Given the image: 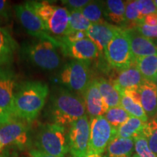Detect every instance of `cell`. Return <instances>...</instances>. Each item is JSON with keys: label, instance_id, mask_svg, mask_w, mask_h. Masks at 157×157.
Returning a JSON list of instances; mask_svg holds the SVG:
<instances>
[{"label": "cell", "instance_id": "cell-16", "mask_svg": "<svg viewBox=\"0 0 157 157\" xmlns=\"http://www.w3.org/2000/svg\"><path fill=\"white\" fill-rule=\"evenodd\" d=\"M126 31L135 60L143 57L157 55V45L151 39L144 36L135 28L127 29Z\"/></svg>", "mask_w": 157, "mask_h": 157}, {"label": "cell", "instance_id": "cell-10", "mask_svg": "<svg viewBox=\"0 0 157 157\" xmlns=\"http://www.w3.org/2000/svg\"><path fill=\"white\" fill-rule=\"evenodd\" d=\"M69 151L73 157L87 154L90 140V121L87 115L72 123L68 132Z\"/></svg>", "mask_w": 157, "mask_h": 157}, {"label": "cell", "instance_id": "cell-31", "mask_svg": "<svg viewBox=\"0 0 157 157\" xmlns=\"http://www.w3.org/2000/svg\"><path fill=\"white\" fill-rule=\"evenodd\" d=\"M135 151L140 157H157L149 148L148 139L142 135L135 138Z\"/></svg>", "mask_w": 157, "mask_h": 157}, {"label": "cell", "instance_id": "cell-28", "mask_svg": "<svg viewBox=\"0 0 157 157\" xmlns=\"http://www.w3.org/2000/svg\"><path fill=\"white\" fill-rule=\"evenodd\" d=\"M92 25L93 24L82 15L81 11H70L69 31L87 32Z\"/></svg>", "mask_w": 157, "mask_h": 157}, {"label": "cell", "instance_id": "cell-5", "mask_svg": "<svg viewBox=\"0 0 157 157\" xmlns=\"http://www.w3.org/2000/svg\"><path fill=\"white\" fill-rule=\"evenodd\" d=\"M104 54L109 63L116 69L122 71L135 64L126 29L121 28L118 31L108 45Z\"/></svg>", "mask_w": 157, "mask_h": 157}, {"label": "cell", "instance_id": "cell-45", "mask_svg": "<svg viewBox=\"0 0 157 157\" xmlns=\"http://www.w3.org/2000/svg\"><path fill=\"white\" fill-rule=\"evenodd\" d=\"M155 43H156V44L157 45V41H156V42H155Z\"/></svg>", "mask_w": 157, "mask_h": 157}, {"label": "cell", "instance_id": "cell-6", "mask_svg": "<svg viewBox=\"0 0 157 157\" xmlns=\"http://www.w3.org/2000/svg\"><path fill=\"white\" fill-rule=\"evenodd\" d=\"M56 43L48 39H38L25 48L27 56L35 66L44 70H54L59 67L60 58Z\"/></svg>", "mask_w": 157, "mask_h": 157}, {"label": "cell", "instance_id": "cell-21", "mask_svg": "<svg viewBox=\"0 0 157 157\" xmlns=\"http://www.w3.org/2000/svg\"><path fill=\"white\" fill-rule=\"evenodd\" d=\"M17 43L8 29L0 27V68L13 60Z\"/></svg>", "mask_w": 157, "mask_h": 157}, {"label": "cell", "instance_id": "cell-40", "mask_svg": "<svg viewBox=\"0 0 157 157\" xmlns=\"http://www.w3.org/2000/svg\"><path fill=\"white\" fill-rule=\"evenodd\" d=\"M3 145H2V141H1V139H0V152L2 151V149H3Z\"/></svg>", "mask_w": 157, "mask_h": 157}, {"label": "cell", "instance_id": "cell-27", "mask_svg": "<svg viewBox=\"0 0 157 157\" xmlns=\"http://www.w3.org/2000/svg\"><path fill=\"white\" fill-rule=\"evenodd\" d=\"M103 116L106 120L117 129L126 122L131 117L121 106L111 108Z\"/></svg>", "mask_w": 157, "mask_h": 157}, {"label": "cell", "instance_id": "cell-39", "mask_svg": "<svg viewBox=\"0 0 157 157\" xmlns=\"http://www.w3.org/2000/svg\"><path fill=\"white\" fill-rule=\"evenodd\" d=\"M84 157H108L101 154H87Z\"/></svg>", "mask_w": 157, "mask_h": 157}, {"label": "cell", "instance_id": "cell-13", "mask_svg": "<svg viewBox=\"0 0 157 157\" xmlns=\"http://www.w3.org/2000/svg\"><path fill=\"white\" fill-rule=\"evenodd\" d=\"M121 28L107 21L93 24L87 31V37L97 45L100 52H105L108 45Z\"/></svg>", "mask_w": 157, "mask_h": 157}, {"label": "cell", "instance_id": "cell-34", "mask_svg": "<svg viewBox=\"0 0 157 157\" xmlns=\"http://www.w3.org/2000/svg\"><path fill=\"white\" fill-rule=\"evenodd\" d=\"M135 29L144 36L151 39H157V25L149 26L142 23V24L137 25Z\"/></svg>", "mask_w": 157, "mask_h": 157}, {"label": "cell", "instance_id": "cell-43", "mask_svg": "<svg viewBox=\"0 0 157 157\" xmlns=\"http://www.w3.org/2000/svg\"><path fill=\"white\" fill-rule=\"evenodd\" d=\"M154 3L155 6H156V8H157V0H154Z\"/></svg>", "mask_w": 157, "mask_h": 157}, {"label": "cell", "instance_id": "cell-22", "mask_svg": "<svg viewBox=\"0 0 157 157\" xmlns=\"http://www.w3.org/2000/svg\"><path fill=\"white\" fill-rule=\"evenodd\" d=\"M106 151L108 157H131L135 151V139L116 137Z\"/></svg>", "mask_w": 157, "mask_h": 157}, {"label": "cell", "instance_id": "cell-9", "mask_svg": "<svg viewBox=\"0 0 157 157\" xmlns=\"http://www.w3.org/2000/svg\"><path fill=\"white\" fill-rule=\"evenodd\" d=\"M14 9L20 22L29 34L36 37L38 39H48L52 41L60 48V42L57 39L50 36V32L42 20L27 5L26 2L23 5H15Z\"/></svg>", "mask_w": 157, "mask_h": 157}, {"label": "cell", "instance_id": "cell-1", "mask_svg": "<svg viewBox=\"0 0 157 157\" xmlns=\"http://www.w3.org/2000/svg\"><path fill=\"white\" fill-rule=\"evenodd\" d=\"M49 93L48 84L39 81L25 82L17 87L13 101V116L31 121L44 106Z\"/></svg>", "mask_w": 157, "mask_h": 157}, {"label": "cell", "instance_id": "cell-46", "mask_svg": "<svg viewBox=\"0 0 157 157\" xmlns=\"http://www.w3.org/2000/svg\"><path fill=\"white\" fill-rule=\"evenodd\" d=\"M156 117H157V114H156ZM155 120H156V121H157V119H155Z\"/></svg>", "mask_w": 157, "mask_h": 157}, {"label": "cell", "instance_id": "cell-4", "mask_svg": "<svg viewBox=\"0 0 157 157\" xmlns=\"http://www.w3.org/2000/svg\"><path fill=\"white\" fill-rule=\"evenodd\" d=\"M36 146L39 151L56 157H65L69 151L66 127L56 123L48 124L36 136Z\"/></svg>", "mask_w": 157, "mask_h": 157}, {"label": "cell", "instance_id": "cell-7", "mask_svg": "<svg viewBox=\"0 0 157 157\" xmlns=\"http://www.w3.org/2000/svg\"><path fill=\"white\" fill-rule=\"evenodd\" d=\"M117 129L106 120L104 116L90 119V140L87 154H102L117 137Z\"/></svg>", "mask_w": 157, "mask_h": 157}, {"label": "cell", "instance_id": "cell-3", "mask_svg": "<svg viewBox=\"0 0 157 157\" xmlns=\"http://www.w3.org/2000/svg\"><path fill=\"white\" fill-rule=\"evenodd\" d=\"M27 5L42 20L49 32L61 37L69 31L70 12L49 1H29Z\"/></svg>", "mask_w": 157, "mask_h": 157}, {"label": "cell", "instance_id": "cell-30", "mask_svg": "<svg viewBox=\"0 0 157 157\" xmlns=\"http://www.w3.org/2000/svg\"><path fill=\"white\" fill-rule=\"evenodd\" d=\"M141 135L148 139L149 148L157 156V121L154 119L147 121Z\"/></svg>", "mask_w": 157, "mask_h": 157}, {"label": "cell", "instance_id": "cell-15", "mask_svg": "<svg viewBox=\"0 0 157 157\" xmlns=\"http://www.w3.org/2000/svg\"><path fill=\"white\" fill-rule=\"evenodd\" d=\"M86 110L90 119L105 114L108 109L98 86L97 79L92 80L83 93Z\"/></svg>", "mask_w": 157, "mask_h": 157}, {"label": "cell", "instance_id": "cell-38", "mask_svg": "<svg viewBox=\"0 0 157 157\" xmlns=\"http://www.w3.org/2000/svg\"><path fill=\"white\" fill-rule=\"evenodd\" d=\"M30 155L32 157H56L39 150H31L30 151Z\"/></svg>", "mask_w": 157, "mask_h": 157}, {"label": "cell", "instance_id": "cell-44", "mask_svg": "<svg viewBox=\"0 0 157 157\" xmlns=\"http://www.w3.org/2000/svg\"><path fill=\"white\" fill-rule=\"evenodd\" d=\"M131 157H140V156H139L137 154H135V155H133V156H132Z\"/></svg>", "mask_w": 157, "mask_h": 157}, {"label": "cell", "instance_id": "cell-25", "mask_svg": "<svg viewBox=\"0 0 157 157\" xmlns=\"http://www.w3.org/2000/svg\"><path fill=\"white\" fill-rule=\"evenodd\" d=\"M146 122L131 116L121 126L117 128V137L121 138H135L142 134Z\"/></svg>", "mask_w": 157, "mask_h": 157}, {"label": "cell", "instance_id": "cell-24", "mask_svg": "<svg viewBox=\"0 0 157 157\" xmlns=\"http://www.w3.org/2000/svg\"><path fill=\"white\" fill-rule=\"evenodd\" d=\"M135 65L145 81L154 82L157 76V55L137 58Z\"/></svg>", "mask_w": 157, "mask_h": 157}, {"label": "cell", "instance_id": "cell-32", "mask_svg": "<svg viewBox=\"0 0 157 157\" xmlns=\"http://www.w3.org/2000/svg\"><path fill=\"white\" fill-rule=\"evenodd\" d=\"M136 4L140 14L143 17L153 13H157V8L152 0H136Z\"/></svg>", "mask_w": 157, "mask_h": 157}, {"label": "cell", "instance_id": "cell-26", "mask_svg": "<svg viewBox=\"0 0 157 157\" xmlns=\"http://www.w3.org/2000/svg\"><path fill=\"white\" fill-rule=\"evenodd\" d=\"M81 13L92 24L105 22L103 2L101 1H90L81 10Z\"/></svg>", "mask_w": 157, "mask_h": 157}, {"label": "cell", "instance_id": "cell-41", "mask_svg": "<svg viewBox=\"0 0 157 157\" xmlns=\"http://www.w3.org/2000/svg\"><path fill=\"white\" fill-rule=\"evenodd\" d=\"M0 157H10V156H9V154H2L1 156H0Z\"/></svg>", "mask_w": 157, "mask_h": 157}, {"label": "cell", "instance_id": "cell-11", "mask_svg": "<svg viewBox=\"0 0 157 157\" xmlns=\"http://www.w3.org/2000/svg\"><path fill=\"white\" fill-rule=\"evenodd\" d=\"M0 139L3 146L14 145L21 148L28 141V126L23 120L13 119L0 127Z\"/></svg>", "mask_w": 157, "mask_h": 157}, {"label": "cell", "instance_id": "cell-18", "mask_svg": "<svg viewBox=\"0 0 157 157\" xmlns=\"http://www.w3.org/2000/svg\"><path fill=\"white\" fill-rule=\"evenodd\" d=\"M121 106L129 115L140 119L143 122L148 121V117L142 106L138 90L121 92Z\"/></svg>", "mask_w": 157, "mask_h": 157}, {"label": "cell", "instance_id": "cell-35", "mask_svg": "<svg viewBox=\"0 0 157 157\" xmlns=\"http://www.w3.org/2000/svg\"><path fill=\"white\" fill-rule=\"evenodd\" d=\"M9 4L5 0H0V18L9 17Z\"/></svg>", "mask_w": 157, "mask_h": 157}, {"label": "cell", "instance_id": "cell-23", "mask_svg": "<svg viewBox=\"0 0 157 157\" xmlns=\"http://www.w3.org/2000/svg\"><path fill=\"white\" fill-rule=\"evenodd\" d=\"M97 82L100 93L108 110L111 108L121 106V94L113 83L103 78L97 79Z\"/></svg>", "mask_w": 157, "mask_h": 157}, {"label": "cell", "instance_id": "cell-33", "mask_svg": "<svg viewBox=\"0 0 157 157\" xmlns=\"http://www.w3.org/2000/svg\"><path fill=\"white\" fill-rule=\"evenodd\" d=\"M68 11H81L90 2L89 0H63L61 2Z\"/></svg>", "mask_w": 157, "mask_h": 157}, {"label": "cell", "instance_id": "cell-20", "mask_svg": "<svg viewBox=\"0 0 157 157\" xmlns=\"http://www.w3.org/2000/svg\"><path fill=\"white\" fill-rule=\"evenodd\" d=\"M103 2L105 18L119 27L120 26V28L127 27L125 17L126 2L121 0H108Z\"/></svg>", "mask_w": 157, "mask_h": 157}, {"label": "cell", "instance_id": "cell-8", "mask_svg": "<svg viewBox=\"0 0 157 157\" xmlns=\"http://www.w3.org/2000/svg\"><path fill=\"white\" fill-rule=\"evenodd\" d=\"M90 62L74 60L65 65L60 73L61 82L68 89L83 94L91 82Z\"/></svg>", "mask_w": 157, "mask_h": 157}, {"label": "cell", "instance_id": "cell-17", "mask_svg": "<svg viewBox=\"0 0 157 157\" xmlns=\"http://www.w3.org/2000/svg\"><path fill=\"white\" fill-rule=\"evenodd\" d=\"M144 82L140 72L134 64L127 69L121 71L117 78L113 80V84L121 93L126 90H138Z\"/></svg>", "mask_w": 157, "mask_h": 157}, {"label": "cell", "instance_id": "cell-2", "mask_svg": "<svg viewBox=\"0 0 157 157\" xmlns=\"http://www.w3.org/2000/svg\"><path fill=\"white\" fill-rule=\"evenodd\" d=\"M50 115L54 123L71 124L84 117L87 112L84 98L65 89H59L52 95Z\"/></svg>", "mask_w": 157, "mask_h": 157}, {"label": "cell", "instance_id": "cell-36", "mask_svg": "<svg viewBox=\"0 0 157 157\" xmlns=\"http://www.w3.org/2000/svg\"><path fill=\"white\" fill-rule=\"evenodd\" d=\"M13 116L0 108V127L7 124L13 119Z\"/></svg>", "mask_w": 157, "mask_h": 157}, {"label": "cell", "instance_id": "cell-29", "mask_svg": "<svg viewBox=\"0 0 157 157\" xmlns=\"http://www.w3.org/2000/svg\"><path fill=\"white\" fill-rule=\"evenodd\" d=\"M127 26L132 25L131 29L135 28L137 25L143 23L144 17L140 14L136 4V1H126L125 9Z\"/></svg>", "mask_w": 157, "mask_h": 157}, {"label": "cell", "instance_id": "cell-42", "mask_svg": "<svg viewBox=\"0 0 157 157\" xmlns=\"http://www.w3.org/2000/svg\"><path fill=\"white\" fill-rule=\"evenodd\" d=\"M154 84H156V87H157V76H156V77L155 78V80H154Z\"/></svg>", "mask_w": 157, "mask_h": 157}, {"label": "cell", "instance_id": "cell-37", "mask_svg": "<svg viewBox=\"0 0 157 157\" xmlns=\"http://www.w3.org/2000/svg\"><path fill=\"white\" fill-rule=\"evenodd\" d=\"M143 24L149 25V26L157 25V13H153V14L145 16L143 19Z\"/></svg>", "mask_w": 157, "mask_h": 157}, {"label": "cell", "instance_id": "cell-12", "mask_svg": "<svg viewBox=\"0 0 157 157\" xmlns=\"http://www.w3.org/2000/svg\"><path fill=\"white\" fill-rule=\"evenodd\" d=\"M60 44L65 56L71 57L75 60L90 61L101 53L97 45L88 37L74 42H60Z\"/></svg>", "mask_w": 157, "mask_h": 157}, {"label": "cell", "instance_id": "cell-19", "mask_svg": "<svg viewBox=\"0 0 157 157\" xmlns=\"http://www.w3.org/2000/svg\"><path fill=\"white\" fill-rule=\"evenodd\" d=\"M140 102L147 116L156 117L157 114V87L154 82L145 81L139 87Z\"/></svg>", "mask_w": 157, "mask_h": 157}, {"label": "cell", "instance_id": "cell-14", "mask_svg": "<svg viewBox=\"0 0 157 157\" xmlns=\"http://www.w3.org/2000/svg\"><path fill=\"white\" fill-rule=\"evenodd\" d=\"M15 77L13 72L0 68V108L13 116Z\"/></svg>", "mask_w": 157, "mask_h": 157}]
</instances>
